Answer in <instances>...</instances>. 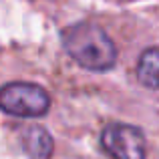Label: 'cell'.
<instances>
[{
  "label": "cell",
  "instance_id": "5",
  "mask_svg": "<svg viewBox=\"0 0 159 159\" xmlns=\"http://www.w3.org/2000/svg\"><path fill=\"white\" fill-rule=\"evenodd\" d=\"M137 79L143 87L159 91V48L151 47L141 52L137 62Z\"/></svg>",
  "mask_w": 159,
  "mask_h": 159
},
{
  "label": "cell",
  "instance_id": "3",
  "mask_svg": "<svg viewBox=\"0 0 159 159\" xmlns=\"http://www.w3.org/2000/svg\"><path fill=\"white\" fill-rule=\"evenodd\" d=\"M101 147L111 159H145L147 145L139 127L127 123H111L101 133Z\"/></svg>",
  "mask_w": 159,
  "mask_h": 159
},
{
  "label": "cell",
  "instance_id": "1",
  "mask_svg": "<svg viewBox=\"0 0 159 159\" xmlns=\"http://www.w3.org/2000/svg\"><path fill=\"white\" fill-rule=\"evenodd\" d=\"M62 47L83 69L103 73L115 66L117 47L101 26L93 22H77L65 28Z\"/></svg>",
  "mask_w": 159,
  "mask_h": 159
},
{
  "label": "cell",
  "instance_id": "2",
  "mask_svg": "<svg viewBox=\"0 0 159 159\" xmlns=\"http://www.w3.org/2000/svg\"><path fill=\"white\" fill-rule=\"evenodd\" d=\"M0 107L8 115L43 117L51 109V95L34 83H8L0 91Z\"/></svg>",
  "mask_w": 159,
  "mask_h": 159
},
{
  "label": "cell",
  "instance_id": "4",
  "mask_svg": "<svg viewBox=\"0 0 159 159\" xmlns=\"http://www.w3.org/2000/svg\"><path fill=\"white\" fill-rule=\"evenodd\" d=\"M20 141H22V149L28 155V159H51L54 143L51 133L44 127H40V125L26 127L22 131Z\"/></svg>",
  "mask_w": 159,
  "mask_h": 159
}]
</instances>
